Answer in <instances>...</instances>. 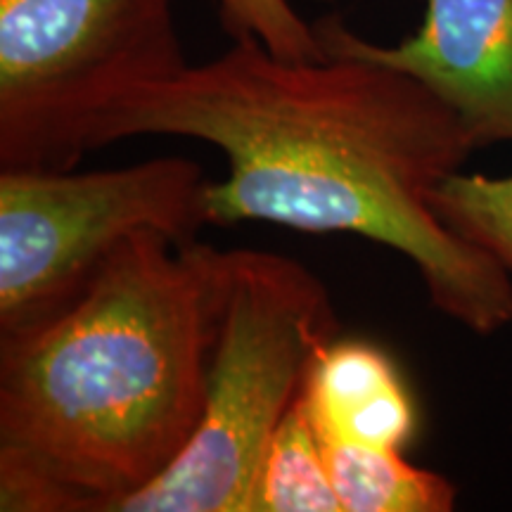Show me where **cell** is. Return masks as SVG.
<instances>
[{"label": "cell", "instance_id": "cell-1", "mask_svg": "<svg viewBox=\"0 0 512 512\" xmlns=\"http://www.w3.org/2000/svg\"><path fill=\"white\" fill-rule=\"evenodd\" d=\"M181 136L226 155L207 188L209 223L266 221L351 233L418 266L430 302L477 335L512 323V278L430 207L475 150L425 83L366 57L285 60L238 36L214 60L138 93L95 133V147Z\"/></svg>", "mask_w": 512, "mask_h": 512}, {"label": "cell", "instance_id": "cell-2", "mask_svg": "<svg viewBox=\"0 0 512 512\" xmlns=\"http://www.w3.org/2000/svg\"><path fill=\"white\" fill-rule=\"evenodd\" d=\"M221 249L131 233L72 304L0 337V472L36 512H105L169 470L207 399Z\"/></svg>", "mask_w": 512, "mask_h": 512}, {"label": "cell", "instance_id": "cell-3", "mask_svg": "<svg viewBox=\"0 0 512 512\" xmlns=\"http://www.w3.org/2000/svg\"><path fill=\"white\" fill-rule=\"evenodd\" d=\"M337 337L328 287L304 264L256 249L221 252L200 425L169 470L105 512H252L261 458Z\"/></svg>", "mask_w": 512, "mask_h": 512}, {"label": "cell", "instance_id": "cell-4", "mask_svg": "<svg viewBox=\"0 0 512 512\" xmlns=\"http://www.w3.org/2000/svg\"><path fill=\"white\" fill-rule=\"evenodd\" d=\"M174 0H0V171H72L102 121L190 67Z\"/></svg>", "mask_w": 512, "mask_h": 512}, {"label": "cell", "instance_id": "cell-5", "mask_svg": "<svg viewBox=\"0 0 512 512\" xmlns=\"http://www.w3.org/2000/svg\"><path fill=\"white\" fill-rule=\"evenodd\" d=\"M209 183L185 157L83 174L0 171V337L72 304L131 233L197 242Z\"/></svg>", "mask_w": 512, "mask_h": 512}, {"label": "cell", "instance_id": "cell-6", "mask_svg": "<svg viewBox=\"0 0 512 512\" xmlns=\"http://www.w3.org/2000/svg\"><path fill=\"white\" fill-rule=\"evenodd\" d=\"M313 27L325 53L366 57L425 83L472 147L512 143V0H427L420 29L396 46L356 36L339 17Z\"/></svg>", "mask_w": 512, "mask_h": 512}, {"label": "cell", "instance_id": "cell-7", "mask_svg": "<svg viewBox=\"0 0 512 512\" xmlns=\"http://www.w3.org/2000/svg\"><path fill=\"white\" fill-rule=\"evenodd\" d=\"M304 403L320 441L403 451L418 411L387 351L363 339H335L313 363Z\"/></svg>", "mask_w": 512, "mask_h": 512}, {"label": "cell", "instance_id": "cell-8", "mask_svg": "<svg viewBox=\"0 0 512 512\" xmlns=\"http://www.w3.org/2000/svg\"><path fill=\"white\" fill-rule=\"evenodd\" d=\"M323 451L342 512H448L456 505V486L396 448L323 441Z\"/></svg>", "mask_w": 512, "mask_h": 512}, {"label": "cell", "instance_id": "cell-9", "mask_svg": "<svg viewBox=\"0 0 512 512\" xmlns=\"http://www.w3.org/2000/svg\"><path fill=\"white\" fill-rule=\"evenodd\" d=\"M252 512H342L304 396L280 420L254 479Z\"/></svg>", "mask_w": 512, "mask_h": 512}, {"label": "cell", "instance_id": "cell-10", "mask_svg": "<svg viewBox=\"0 0 512 512\" xmlns=\"http://www.w3.org/2000/svg\"><path fill=\"white\" fill-rule=\"evenodd\" d=\"M430 207L453 233L512 273V176L458 171L432 190Z\"/></svg>", "mask_w": 512, "mask_h": 512}, {"label": "cell", "instance_id": "cell-11", "mask_svg": "<svg viewBox=\"0 0 512 512\" xmlns=\"http://www.w3.org/2000/svg\"><path fill=\"white\" fill-rule=\"evenodd\" d=\"M223 29L230 36L259 38L273 55L285 60H320L316 27L304 22L290 0H216Z\"/></svg>", "mask_w": 512, "mask_h": 512}]
</instances>
